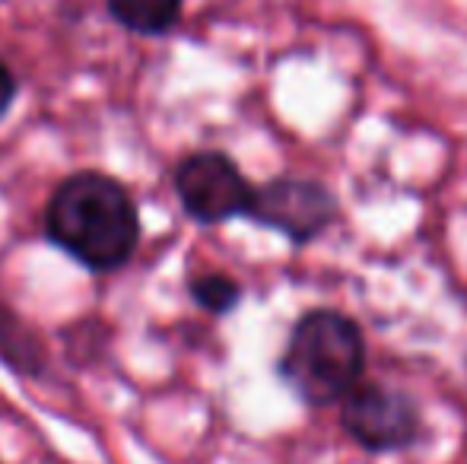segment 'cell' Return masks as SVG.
Segmentation results:
<instances>
[{
	"instance_id": "cell-1",
	"label": "cell",
	"mask_w": 467,
	"mask_h": 464,
	"mask_svg": "<svg viewBox=\"0 0 467 464\" xmlns=\"http://www.w3.org/2000/svg\"><path fill=\"white\" fill-rule=\"evenodd\" d=\"M48 239L89 271H118L140 242V217L128 188L102 172H77L45 213Z\"/></svg>"
},
{
	"instance_id": "cell-2",
	"label": "cell",
	"mask_w": 467,
	"mask_h": 464,
	"mask_svg": "<svg viewBox=\"0 0 467 464\" xmlns=\"http://www.w3.org/2000/svg\"><path fill=\"white\" fill-rule=\"evenodd\" d=\"M366 363L357 322L334 309H315L296 322L280 356V376L306 404H340L359 385Z\"/></svg>"
},
{
	"instance_id": "cell-3",
	"label": "cell",
	"mask_w": 467,
	"mask_h": 464,
	"mask_svg": "<svg viewBox=\"0 0 467 464\" xmlns=\"http://www.w3.org/2000/svg\"><path fill=\"white\" fill-rule=\"evenodd\" d=\"M245 217L293 242H312L337 220V198L321 181L286 175L254 188Z\"/></svg>"
},
{
	"instance_id": "cell-4",
	"label": "cell",
	"mask_w": 467,
	"mask_h": 464,
	"mask_svg": "<svg viewBox=\"0 0 467 464\" xmlns=\"http://www.w3.org/2000/svg\"><path fill=\"white\" fill-rule=\"evenodd\" d=\"M175 191L182 207L197 223H223V220L245 217L252 207L254 188L245 181L229 156L223 153H194L175 169Z\"/></svg>"
},
{
	"instance_id": "cell-5",
	"label": "cell",
	"mask_w": 467,
	"mask_h": 464,
	"mask_svg": "<svg viewBox=\"0 0 467 464\" xmlns=\"http://www.w3.org/2000/svg\"><path fill=\"white\" fill-rule=\"evenodd\" d=\"M340 420L359 446L375 452L400 449L417 436V407L410 397L375 382H359L340 401Z\"/></svg>"
},
{
	"instance_id": "cell-6",
	"label": "cell",
	"mask_w": 467,
	"mask_h": 464,
	"mask_svg": "<svg viewBox=\"0 0 467 464\" xmlns=\"http://www.w3.org/2000/svg\"><path fill=\"white\" fill-rule=\"evenodd\" d=\"M185 0H109V10L124 29L140 36H162L182 16Z\"/></svg>"
},
{
	"instance_id": "cell-7",
	"label": "cell",
	"mask_w": 467,
	"mask_h": 464,
	"mask_svg": "<svg viewBox=\"0 0 467 464\" xmlns=\"http://www.w3.org/2000/svg\"><path fill=\"white\" fill-rule=\"evenodd\" d=\"M191 296H194V303L201 305V309L213 312V315H223V312L239 305L242 290L226 273H203V277H197L194 284H191Z\"/></svg>"
},
{
	"instance_id": "cell-8",
	"label": "cell",
	"mask_w": 467,
	"mask_h": 464,
	"mask_svg": "<svg viewBox=\"0 0 467 464\" xmlns=\"http://www.w3.org/2000/svg\"><path fill=\"white\" fill-rule=\"evenodd\" d=\"M0 356L13 366V369L32 372L38 366V347L32 341V335H26L23 325H16V318L0 312Z\"/></svg>"
},
{
	"instance_id": "cell-9",
	"label": "cell",
	"mask_w": 467,
	"mask_h": 464,
	"mask_svg": "<svg viewBox=\"0 0 467 464\" xmlns=\"http://www.w3.org/2000/svg\"><path fill=\"white\" fill-rule=\"evenodd\" d=\"M13 99H16V80H13L10 67H6V64L0 61V118L10 112Z\"/></svg>"
}]
</instances>
